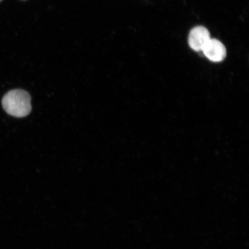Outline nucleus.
<instances>
[{
	"instance_id": "nucleus-1",
	"label": "nucleus",
	"mask_w": 249,
	"mask_h": 249,
	"mask_svg": "<svg viewBox=\"0 0 249 249\" xmlns=\"http://www.w3.org/2000/svg\"><path fill=\"white\" fill-rule=\"evenodd\" d=\"M3 108L12 116L22 118L28 116L31 111V96L23 89H13L2 98Z\"/></svg>"
},
{
	"instance_id": "nucleus-2",
	"label": "nucleus",
	"mask_w": 249,
	"mask_h": 249,
	"mask_svg": "<svg viewBox=\"0 0 249 249\" xmlns=\"http://www.w3.org/2000/svg\"><path fill=\"white\" fill-rule=\"evenodd\" d=\"M201 52L210 60L213 62L222 61L227 55L225 45L216 39H210L208 40Z\"/></svg>"
},
{
	"instance_id": "nucleus-3",
	"label": "nucleus",
	"mask_w": 249,
	"mask_h": 249,
	"mask_svg": "<svg viewBox=\"0 0 249 249\" xmlns=\"http://www.w3.org/2000/svg\"><path fill=\"white\" fill-rule=\"evenodd\" d=\"M210 39V33L206 28L202 26L196 27L189 33V45L194 51L201 52Z\"/></svg>"
},
{
	"instance_id": "nucleus-4",
	"label": "nucleus",
	"mask_w": 249,
	"mask_h": 249,
	"mask_svg": "<svg viewBox=\"0 0 249 249\" xmlns=\"http://www.w3.org/2000/svg\"><path fill=\"white\" fill-rule=\"evenodd\" d=\"M1 1V0H0V1Z\"/></svg>"
}]
</instances>
